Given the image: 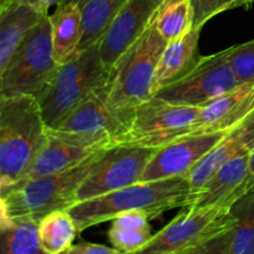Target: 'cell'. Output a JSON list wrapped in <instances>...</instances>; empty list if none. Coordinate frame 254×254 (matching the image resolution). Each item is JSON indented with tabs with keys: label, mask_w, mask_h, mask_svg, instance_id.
<instances>
[{
	"label": "cell",
	"mask_w": 254,
	"mask_h": 254,
	"mask_svg": "<svg viewBox=\"0 0 254 254\" xmlns=\"http://www.w3.org/2000/svg\"><path fill=\"white\" fill-rule=\"evenodd\" d=\"M193 202L188 176L146 181L129 185L107 195L76 203L68 210L78 232L113 220L128 211L143 210L156 218L166 211L188 207Z\"/></svg>",
	"instance_id": "obj_1"
},
{
	"label": "cell",
	"mask_w": 254,
	"mask_h": 254,
	"mask_svg": "<svg viewBox=\"0 0 254 254\" xmlns=\"http://www.w3.org/2000/svg\"><path fill=\"white\" fill-rule=\"evenodd\" d=\"M39 99L0 98V189L17 183L49 140Z\"/></svg>",
	"instance_id": "obj_2"
},
{
	"label": "cell",
	"mask_w": 254,
	"mask_h": 254,
	"mask_svg": "<svg viewBox=\"0 0 254 254\" xmlns=\"http://www.w3.org/2000/svg\"><path fill=\"white\" fill-rule=\"evenodd\" d=\"M104 150L97 151L83 163L64 173L40 176L0 189V217L30 218L39 222L54 211L69 210L76 205L79 186Z\"/></svg>",
	"instance_id": "obj_3"
},
{
	"label": "cell",
	"mask_w": 254,
	"mask_h": 254,
	"mask_svg": "<svg viewBox=\"0 0 254 254\" xmlns=\"http://www.w3.org/2000/svg\"><path fill=\"white\" fill-rule=\"evenodd\" d=\"M109 77L111 68L102 60L99 42L60 64L37 98L49 129L56 127L94 91L108 83Z\"/></svg>",
	"instance_id": "obj_4"
},
{
	"label": "cell",
	"mask_w": 254,
	"mask_h": 254,
	"mask_svg": "<svg viewBox=\"0 0 254 254\" xmlns=\"http://www.w3.org/2000/svg\"><path fill=\"white\" fill-rule=\"evenodd\" d=\"M134 113L135 109L116 108L109 103L107 83L49 131L57 138L81 145L111 148L123 144L133 124Z\"/></svg>",
	"instance_id": "obj_5"
},
{
	"label": "cell",
	"mask_w": 254,
	"mask_h": 254,
	"mask_svg": "<svg viewBox=\"0 0 254 254\" xmlns=\"http://www.w3.org/2000/svg\"><path fill=\"white\" fill-rule=\"evenodd\" d=\"M168 42L154 21L111 69L108 102L116 108L135 109L153 97L156 66Z\"/></svg>",
	"instance_id": "obj_6"
},
{
	"label": "cell",
	"mask_w": 254,
	"mask_h": 254,
	"mask_svg": "<svg viewBox=\"0 0 254 254\" xmlns=\"http://www.w3.org/2000/svg\"><path fill=\"white\" fill-rule=\"evenodd\" d=\"M49 15L35 26L6 66L0 69V98L17 96L39 98L56 73L60 64L54 57Z\"/></svg>",
	"instance_id": "obj_7"
},
{
	"label": "cell",
	"mask_w": 254,
	"mask_h": 254,
	"mask_svg": "<svg viewBox=\"0 0 254 254\" xmlns=\"http://www.w3.org/2000/svg\"><path fill=\"white\" fill-rule=\"evenodd\" d=\"M231 207L188 206L141 251L145 254H198L207 243L233 228Z\"/></svg>",
	"instance_id": "obj_8"
},
{
	"label": "cell",
	"mask_w": 254,
	"mask_h": 254,
	"mask_svg": "<svg viewBox=\"0 0 254 254\" xmlns=\"http://www.w3.org/2000/svg\"><path fill=\"white\" fill-rule=\"evenodd\" d=\"M201 107L184 106L151 97L135 108L123 144L161 148L193 134Z\"/></svg>",
	"instance_id": "obj_9"
},
{
	"label": "cell",
	"mask_w": 254,
	"mask_h": 254,
	"mask_svg": "<svg viewBox=\"0 0 254 254\" xmlns=\"http://www.w3.org/2000/svg\"><path fill=\"white\" fill-rule=\"evenodd\" d=\"M230 60V47L202 56L186 76L164 87L153 97L184 106L203 107L240 86Z\"/></svg>",
	"instance_id": "obj_10"
},
{
	"label": "cell",
	"mask_w": 254,
	"mask_h": 254,
	"mask_svg": "<svg viewBox=\"0 0 254 254\" xmlns=\"http://www.w3.org/2000/svg\"><path fill=\"white\" fill-rule=\"evenodd\" d=\"M156 150L158 148L133 144H118L107 148L79 186L76 203L140 183L146 165Z\"/></svg>",
	"instance_id": "obj_11"
},
{
	"label": "cell",
	"mask_w": 254,
	"mask_h": 254,
	"mask_svg": "<svg viewBox=\"0 0 254 254\" xmlns=\"http://www.w3.org/2000/svg\"><path fill=\"white\" fill-rule=\"evenodd\" d=\"M230 131L191 134L158 148L146 165L140 181L146 183L188 176Z\"/></svg>",
	"instance_id": "obj_12"
},
{
	"label": "cell",
	"mask_w": 254,
	"mask_h": 254,
	"mask_svg": "<svg viewBox=\"0 0 254 254\" xmlns=\"http://www.w3.org/2000/svg\"><path fill=\"white\" fill-rule=\"evenodd\" d=\"M164 0H128L99 41V52L108 68L141 37L156 16Z\"/></svg>",
	"instance_id": "obj_13"
},
{
	"label": "cell",
	"mask_w": 254,
	"mask_h": 254,
	"mask_svg": "<svg viewBox=\"0 0 254 254\" xmlns=\"http://www.w3.org/2000/svg\"><path fill=\"white\" fill-rule=\"evenodd\" d=\"M254 111V81L236 88L201 107L193 134L230 131Z\"/></svg>",
	"instance_id": "obj_14"
},
{
	"label": "cell",
	"mask_w": 254,
	"mask_h": 254,
	"mask_svg": "<svg viewBox=\"0 0 254 254\" xmlns=\"http://www.w3.org/2000/svg\"><path fill=\"white\" fill-rule=\"evenodd\" d=\"M250 156H238L223 164L205 185L193 193L191 206L232 207L241 196L254 186L250 170Z\"/></svg>",
	"instance_id": "obj_15"
},
{
	"label": "cell",
	"mask_w": 254,
	"mask_h": 254,
	"mask_svg": "<svg viewBox=\"0 0 254 254\" xmlns=\"http://www.w3.org/2000/svg\"><path fill=\"white\" fill-rule=\"evenodd\" d=\"M254 149V111L242 123L232 129L188 175L192 193L227 161L242 155H251Z\"/></svg>",
	"instance_id": "obj_16"
},
{
	"label": "cell",
	"mask_w": 254,
	"mask_h": 254,
	"mask_svg": "<svg viewBox=\"0 0 254 254\" xmlns=\"http://www.w3.org/2000/svg\"><path fill=\"white\" fill-rule=\"evenodd\" d=\"M200 27H193L185 36L166 44L156 66L153 81V96L189 73L200 59Z\"/></svg>",
	"instance_id": "obj_17"
},
{
	"label": "cell",
	"mask_w": 254,
	"mask_h": 254,
	"mask_svg": "<svg viewBox=\"0 0 254 254\" xmlns=\"http://www.w3.org/2000/svg\"><path fill=\"white\" fill-rule=\"evenodd\" d=\"M231 210L236 217L232 230L207 243L198 254H254V186Z\"/></svg>",
	"instance_id": "obj_18"
},
{
	"label": "cell",
	"mask_w": 254,
	"mask_h": 254,
	"mask_svg": "<svg viewBox=\"0 0 254 254\" xmlns=\"http://www.w3.org/2000/svg\"><path fill=\"white\" fill-rule=\"evenodd\" d=\"M99 150H102V149L72 143V141L64 140V139L50 134L45 148L37 155V158L35 159L29 170L25 173V175L15 184L24 183L30 179L40 178V176L64 173V171L79 165Z\"/></svg>",
	"instance_id": "obj_19"
},
{
	"label": "cell",
	"mask_w": 254,
	"mask_h": 254,
	"mask_svg": "<svg viewBox=\"0 0 254 254\" xmlns=\"http://www.w3.org/2000/svg\"><path fill=\"white\" fill-rule=\"evenodd\" d=\"M46 15L16 0L0 10V69L4 68L30 32Z\"/></svg>",
	"instance_id": "obj_20"
},
{
	"label": "cell",
	"mask_w": 254,
	"mask_h": 254,
	"mask_svg": "<svg viewBox=\"0 0 254 254\" xmlns=\"http://www.w3.org/2000/svg\"><path fill=\"white\" fill-rule=\"evenodd\" d=\"M49 17L51 22L54 57L57 64H62L76 56L79 51L83 36L81 5L66 1L57 5Z\"/></svg>",
	"instance_id": "obj_21"
},
{
	"label": "cell",
	"mask_w": 254,
	"mask_h": 254,
	"mask_svg": "<svg viewBox=\"0 0 254 254\" xmlns=\"http://www.w3.org/2000/svg\"><path fill=\"white\" fill-rule=\"evenodd\" d=\"M150 220V215L143 210L128 211L114 217L108 231L112 247L119 254L141 253L154 237Z\"/></svg>",
	"instance_id": "obj_22"
},
{
	"label": "cell",
	"mask_w": 254,
	"mask_h": 254,
	"mask_svg": "<svg viewBox=\"0 0 254 254\" xmlns=\"http://www.w3.org/2000/svg\"><path fill=\"white\" fill-rule=\"evenodd\" d=\"M39 245L42 254L66 253L78 230L68 210H59L39 220Z\"/></svg>",
	"instance_id": "obj_23"
},
{
	"label": "cell",
	"mask_w": 254,
	"mask_h": 254,
	"mask_svg": "<svg viewBox=\"0 0 254 254\" xmlns=\"http://www.w3.org/2000/svg\"><path fill=\"white\" fill-rule=\"evenodd\" d=\"M39 222L30 218L0 220V253L40 254Z\"/></svg>",
	"instance_id": "obj_24"
},
{
	"label": "cell",
	"mask_w": 254,
	"mask_h": 254,
	"mask_svg": "<svg viewBox=\"0 0 254 254\" xmlns=\"http://www.w3.org/2000/svg\"><path fill=\"white\" fill-rule=\"evenodd\" d=\"M127 1L128 0H84L82 2L83 36L79 45V51L101 41L112 20Z\"/></svg>",
	"instance_id": "obj_25"
},
{
	"label": "cell",
	"mask_w": 254,
	"mask_h": 254,
	"mask_svg": "<svg viewBox=\"0 0 254 254\" xmlns=\"http://www.w3.org/2000/svg\"><path fill=\"white\" fill-rule=\"evenodd\" d=\"M156 30L166 42L175 41L193 29L191 0H164L154 19Z\"/></svg>",
	"instance_id": "obj_26"
},
{
	"label": "cell",
	"mask_w": 254,
	"mask_h": 254,
	"mask_svg": "<svg viewBox=\"0 0 254 254\" xmlns=\"http://www.w3.org/2000/svg\"><path fill=\"white\" fill-rule=\"evenodd\" d=\"M193 9V27L202 29L206 22L228 10L245 7V0H191Z\"/></svg>",
	"instance_id": "obj_27"
},
{
	"label": "cell",
	"mask_w": 254,
	"mask_h": 254,
	"mask_svg": "<svg viewBox=\"0 0 254 254\" xmlns=\"http://www.w3.org/2000/svg\"><path fill=\"white\" fill-rule=\"evenodd\" d=\"M230 60L241 83L254 81V39L231 46Z\"/></svg>",
	"instance_id": "obj_28"
},
{
	"label": "cell",
	"mask_w": 254,
	"mask_h": 254,
	"mask_svg": "<svg viewBox=\"0 0 254 254\" xmlns=\"http://www.w3.org/2000/svg\"><path fill=\"white\" fill-rule=\"evenodd\" d=\"M66 254H119V252L116 248L107 247L104 245L79 242L77 245H72L67 250Z\"/></svg>",
	"instance_id": "obj_29"
},
{
	"label": "cell",
	"mask_w": 254,
	"mask_h": 254,
	"mask_svg": "<svg viewBox=\"0 0 254 254\" xmlns=\"http://www.w3.org/2000/svg\"><path fill=\"white\" fill-rule=\"evenodd\" d=\"M29 5H31L34 9L37 11L42 12V14H49V10L51 6H57L64 2L68 1V0H24Z\"/></svg>",
	"instance_id": "obj_30"
},
{
	"label": "cell",
	"mask_w": 254,
	"mask_h": 254,
	"mask_svg": "<svg viewBox=\"0 0 254 254\" xmlns=\"http://www.w3.org/2000/svg\"><path fill=\"white\" fill-rule=\"evenodd\" d=\"M250 170H251V175H252V178L254 179V149L252 153H251V156H250Z\"/></svg>",
	"instance_id": "obj_31"
},
{
	"label": "cell",
	"mask_w": 254,
	"mask_h": 254,
	"mask_svg": "<svg viewBox=\"0 0 254 254\" xmlns=\"http://www.w3.org/2000/svg\"><path fill=\"white\" fill-rule=\"evenodd\" d=\"M16 1V0H0V10L4 9V7H6L7 5H10L11 2Z\"/></svg>",
	"instance_id": "obj_32"
},
{
	"label": "cell",
	"mask_w": 254,
	"mask_h": 254,
	"mask_svg": "<svg viewBox=\"0 0 254 254\" xmlns=\"http://www.w3.org/2000/svg\"><path fill=\"white\" fill-rule=\"evenodd\" d=\"M245 2H246V5H245V9H250V7L252 6V5H253L254 0H245Z\"/></svg>",
	"instance_id": "obj_33"
},
{
	"label": "cell",
	"mask_w": 254,
	"mask_h": 254,
	"mask_svg": "<svg viewBox=\"0 0 254 254\" xmlns=\"http://www.w3.org/2000/svg\"><path fill=\"white\" fill-rule=\"evenodd\" d=\"M68 1H72V2H77V4H79V5H81L82 2L84 1V0H68Z\"/></svg>",
	"instance_id": "obj_34"
}]
</instances>
